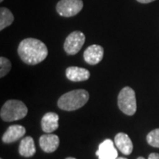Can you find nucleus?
Instances as JSON below:
<instances>
[{
  "mask_svg": "<svg viewBox=\"0 0 159 159\" xmlns=\"http://www.w3.org/2000/svg\"><path fill=\"white\" fill-rule=\"evenodd\" d=\"M18 54L23 62L34 66L43 62L48 56L47 46L38 39L26 38L18 46Z\"/></svg>",
  "mask_w": 159,
  "mask_h": 159,
  "instance_id": "nucleus-1",
  "label": "nucleus"
},
{
  "mask_svg": "<svg viewBox=\"0 0 159 159\" xmlns=\"http://www.w3.org/2000/svg\"><path fill=\"white\" fill-rule=\"evenodd\" d=\"M89 94L85 89H76L69 91L60 97L57 101L58 107L67 111H76L81 108L88 102Z\"/></svg>",
  "mask_w": 159,
  "mask_h": 159,
  "instance_id": "nucleus-2",
  "label": "nucleus"
},
{
  "mask_svg": "<svg viewBox=\"0 0 159 159\" xmlns=\"http://www.w3.org/2000/svg\"><path fill=\"white\" fill-rule=\"evenodd\" d=\"M28 114V107L19 100H8L2 106L0 117L4 121L11 122L25 118Z\"/></svg>",
  "mask_w": 159,
  "mask_h": 159,
  "instance_id": "nucleus-3",
  "label": "nucleus"
},
{
  "mask_svg": "<svg viewBox=\"0 0 159 159\" xmlns=\"http://www.w3.org/2000/svg\"><path fill=\"white\" fill-rule=\"evenodd\" d=\"M119 110L127 116H133L136 112L137 103L135 92L130 87L123 88L118 97Z\"/></svg>",
  "mask_w": 159,
  "mask_h": 159,
  "instance_id": "nucleus-4",
  "label": "nucleus"
},
{
  "mask_svg": "<svg viewBox=\"0 0 159 159\" xmlns=\"http://www.w3.org/2000/svg\"><path fill=\"white\" fill-rule=\"evenodd\" d=\"M82 8V0H60L56 6L57 13L63 17H73L78 14Z\"/></svg>",
  "mask_w": 159,
  "mask_h": 159,
  "instance_id": "nucleus-5",
  "label": "nucleus"
},
{
  "mask_svg": "<svg viewBox=\"0 0 159 159\" xmlns=\"http://www.w3.org/2000/svg\"><path fill=\"white\" fill-rule=\"evenodd\" d=\"M85 34L80 31H74L66 37L64 43L65 51L69 55H75L85 43Z\"/></svg>",
  "mask_w": 159,
  "mask_h": 159,
  "instance_id": "nucleus-6",
  "label": "nucleus"
},
{
  "mask_svg": "<svg viewBox=\"0 0 159 159\" xmlns=\"http://www.w3.org/2000/svg\"><path fill=\"white\" fill-rule=\"evenodd\" d=\"M96 154L98 159L118 158V151L114 146L113 142L110 139H106L102 143H100Z\"/></svg>",
  "mask_w": 159,
  "mask_h": 159,
  "instance_id": "nucleus-7",
  "label": "nucleus"
},
{
  "mask_svg": "<svg viewBox=\"0 0 159 159\" xmlns=\"http://www.w3.org/2000/svg\"><path fill=\"white\" fill-rule=\"evenodd\" d=\"M84 60L89 65H97L103 57V48L102 46L93 44L89 46L83 53Z\"/></svg>",
  "mask_w": 159,
  "mask_h": 159,
  "instance_id": "nucleus-8",
  "label": "nucleus"
},
{
  "mask_svg": "<svg viewBox=\"0 0 159 159\" xmlns=\"http://www.w3.org/2000/svg\"><path fill=\"white\" fill-rule=\"evenodd\" d=\"M39 144L41 148L46 153L54 152L59 146V138L56 134H47L40 137Z\"/></svg>",
  "mask_w": 159,
  "mask_h": 159,
  "instance_id": "nucleus-9",
  "label": "nucleus"
},
{
  "mask_svg": "<svg viewBox=\"0 0 159 159\" xmlns=\"http://www.w3.org/2000/svg\"><path fill=\"white\" fill-rule=\"evenodd\" d=\"M26 134L25 127L20 125H13L9 126L2 137V141L5 143H11L22 138Z\"/></svg>",
  "mask_w": 159,
  "mask_h": 159,
  "instance_id": "nucleus-10",
  "label": "nucleus"
},
{
  "mask_svg": "<svg viewBox=\"0 0 159 159\" xmlns=\"http://www.w3.org/2000/svg\"><path fill=\"white\" fill-rule=\"evenodd\" d=\"M66 75L69 80L78 82V81H85L89 79L90 73L89 70L85 68H81L78 66H70L66 70Z\"/></svg>",
  "mask_w": 159,
  "mask_h": 159,
  "instance_id": "nucleus-11",
  "label": "nucleus"
},
{
  "mask_svg": "<svg viewBox=\"0 0 159 159\" xmlns=\"http://www.w3.org/2000/svg\"><path fill=\"white\" fill-rule=\"evenodd\" d=\"M115 145L117 148L125 155H130L133 152L134 145L131 141L130 137L125 133H119L114 139Z\"/></svg>",
  "mask_w": 159,
  "mask_h": 159,
  "instance_id": "nucleus-12",
  "label": "nucleus"
},
{
  "mask_svg": "<svg viewBox=\"0 0 159 159\" xmlns=\"http://www.w3.org/2000/svg\"><path fill=\"white\" fill-rule=\"evenodd\" d=\"M58 115L55 112H47L41 120V126L44 133L51 134L58 127Z\"/></svg>",
  "mask_w": 159,
  "mask_h": 159,
  "instance_id": "nucleus-13",
  "label": "nucleus"
},
{
  "mask_svg": "<svg viewBox=\"0 0 159 159\" xmlns=\"http://www.w3.org/2000/svg\"><path fill=\"white\" fill-rule=\"evenodd\" d=\"M35 151H36V149H35L33 138L30 136L23 138L20 143V147H19L20 154L25 157H30L34 156L35 154Z\"/></svg>",
  "mask_w": 159,
  "mask_h": 159,
  "instance_id": "nucleus-14",
  "label": "nucleus"
},
{
  "mask_svg": "<svg viewBox=\"0 0 159 159\" xmlns=\"http://www.w3.org/2000/svg\"><path fill=\"white\" fill-rule=\"evenodd\" d=\"M14 20L13 14L11 13L9 9L6 7H1L0 9V30H4V29L10 26Z\"/></svg>",
  "mask_w": 159,
  "mask_h": 159,
  "instance_id": "nucleus-15",
  "label": "nucleus"
},
{
  "mask_svg": "<svg viewBox=\"0 0 159 159\" xmlns=\"http://www.w3.org/2000/svg\"><path fill=\"white\" fill-rule=\"evenodd\" d=\"M147 142L150 146L159 148V128L149 132L147 135Z\"/></svg>",
  "mask_w": 159,
  "mask_h": 159,
  "instance_id": "nucleus-16",
  "label": "nucleus"
},
{
  "mask_svg": "<svg viewBox=\"0 0 159 159\" xmlns=\"http://www.w3.org/2000/svg\"><path fill=\"white\" fill-rule=\"evenodd\" d=\"M11 64L10 60L5 57H0V77H5L11 71Z\"/></svg>",
  "mask_w": 159,
  "mask_h": 159,
  "instance_id": "nucleus-17",
  "label": "nucleus"
},
{
  "mask_svg": "<svg viewBox=\"0 0 159 159\" xmlns=\"http://www.w3.org/2000/svg\"><path fill=\"white\" fill-rule=\"evenodd\" d=\"M148 159H159V154L158 153H151L148 156Z\"/></svg>",
  "mask_w": 159,
  "mask_h": 159,
  "instance_id": "nucleus-18",
  "label": "nucleus"
},
{
  "mask_svg": "<svg viewBox=\"0 0 159 159\" xmlns=\"http://www.w3.org/2000/svg\"><path fill=\"white\" fill-rule=\"evenodd\" d=\"M139 3H142V4H148V3H151L155 0H136Z\"/></svg>",
  "mask_w": 159,
  "mask_h": 159,
  "instance_id": "nucleus-19",
  "label": "nucleus"
},
{
  "mask_svg": "<svg viewBox=\"0 0 159 159\" xmlns=\"http://www.w3.org/2000/svg\"><path fill=\"white\" fill-rule=\"evenodd\" d=\"M137 159H145L144 157H138Z\"/></svg>",
  "mask_w": 159,
  "mask_h": 159,
  "instance_id": "nucleus-20",
  "label": "nucleus"
},
{
  "mask_svg": "<svg viewBox=\"0 0 159 159\" xmlns=\"http://www.w3.org/2000/svg\"><path fill=\"white\" fill-rule=\"evenodd\" d=\"M66 159H76V158H74V157H67V158Z\"/></svg>",
  "mask_w": 159,
  "mask_h": 159,
  "instance_id": "nucleus-21",
  "label": "nucleus"
},
{
  "mask_svg": "<svg viewBox=\"0 0 159 159\" xmlns=\"http://www.w3.org/2000/svg\"><path fill=\"white\" fill-rule=\"evenodd\" d=\"M117 159H126V158H124V157H118Z\"/></svg>",
  "mask_w": 159,
  "mask_h": 159,
  "instance_id": "nucleus-22",
  "label": "nucleus"
},
{
  "mask_svg": "<svg viewBox=\"0 0 159 159\" xmlns=\"http://www.w3.org/2000/svg\"><path fill=\"white\" fill-rule=\"evenodd\" d=\"M3 1H4V0H0V2H3Z\"/></svg>",
  "mask_w": 159,
  "mask_h": 159,
  "instance_id": "nucleus-23",
  "label": "nucleus"
}]
</instances>
